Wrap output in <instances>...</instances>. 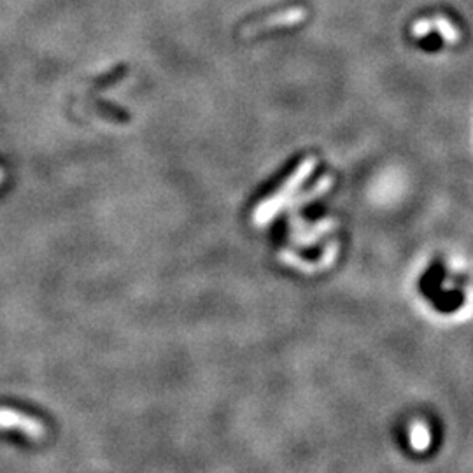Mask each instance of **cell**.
I'll return each instance as SVG.
<instances>
[{
    "label": "cell",
    "mask_w": 473,
    "mask_h": 473,
    "mask_svg": "<svg viewBox=\"0 0 473 473\" xmlns=\"http://www.w3.org/2000/svg\"><path fill=\"white\" fill-rule=\"evenodd\" d=\"M335 227H337V220L319 221V223H317L316 227L312 228V230L305 232V234L293 235V240H297V244H300V246L309 247L310 244H316L317 239H321V236H323V235H326L328 232L334 230Z\"/></svg>",
    "instance_id": "obj_5"
},
{
    "label": "cell",
    "mask_w": 473,
    "mask_h": 473,
    "mask_svg": "<svg viewBox=\"0 0 473 473\" xmlns=\"http://www.w3.org/2000/svg\"><path fill=\"white\" fill-rule=\"evenodd\" d=\"M433 30V27H431V21L430 20H419L414 23L412 27V35L417 37V39H421V37H426L430 32Z\"/></svg>",
    "instance_id": "obj_7"
},
{
    "label": "cell",
    "mask_w": 473,
    "mask_h": 473,
    "mask_svg": "<svg viewBox=\"0 0 473 473\" xmlns=\"http://www.w3.org/2000/svg\"><path fill=\"white\" fill-rule=\"evenodd\" d=\"M337 254H338V242L337 240H334V242L328 244V247L324 249V253L321 254V258L317 261H305L302 260V258L295 256L293 253H287V251H280L279 261L290 265V267L298 268V270L305 273H316L321 270H326L328 267H331V265L335 263V260H337Z\"/></svg>",
    "instance_id": "obj_4"
},
{
    "label": "cell",
    "mask_w": 473,
    "mask_h": 473,
    "mask_svg": "<svg viewBox=\"0 0 473 473\" xmlns=\"http://www.w3.org/2000/svg\"><path fill=\"white\" fill-rule=\"evenodd\" d=\"M431 27L437 28L447 42H457V40H460V37H461L460 30H457V28L454 27V25L450 23L447 18L437 16L433 21H431Z\"/></svg>",
    "instance_id": "obj_6"
},
{
    "label": "cell",
    "mask_w": 473,
    "mask_h": 473,
    "mask_svg": "<svg viewBox=\"0 0 473 473\" xmlns=\"http://www.w3.org/2000/svg\"><path fill=\"white\" fill-rule=\"evenodd\" d=\"M0 430L18 431L30 440H40L46 433V428L39 419L9 406H0Z\"/></svg>",
    "instance_id": "obj_3"
},
{
    "label": "cell",
    "mask_w": 473,
    "mask_h": 473,
    "mask_svg": "<svg viewBox=\"0 0 473 473\" xmlns=\"http://www.w3.org/2000/svg\"><path fill=\"white\" fill-rule=\"evenodd\" d=\"M317 167V158L316 156H307L297 169L293 170L290 177L286 179V183L270 195V197L265 198L256 209L253 210V224L256 227H265V224L272 223L275 220L277 214L284 209L286 205H290L293 202V195L297 193L302 188V184L312 176L314 169Z\"/></svg>",
    "instance_id": "obj_1"
},
{
    "label": "cell",
    "mask_w": 473,
    "mask_h": 473,
    "mask_svg": "<svg viewBox=\"0 0 473 473\" xmlns=\"http://www.w3.org/2000/svg\"><path fill=\"white\" fill-rule=\"evenodd\" d=\"M305 18H307L305 7H290V9H284L279 11V13H273L268 14V16L260 18V20L253 21V23H247L246 27H242V30H240V37L249 39V37L273 30V28L295 27V25L305 21Z\"/></svg>",
    "instance_id": "obj_2"
},
{
    "label": "cell",
    "mask_w": 473,
    "mask_h": 473,
    "mask_svg": "<svg viewBox=\"0 0 473 473\" xmlns=\"http://www.w3.org/2000/svg\"><path fill=\"white\" fill-rule=\"evenodd\" d=\"M4 179H6V173H4V172H2V169H0V183H2Z\"/></svg>",
    "instance_id": "obj_8"
}]
</instances>
